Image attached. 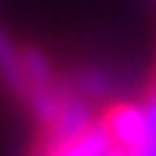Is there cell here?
I'll return each instance as SVG.
<instances>
[{
  "instance_id": "obj_1",
  "label": "cell",
  "mask_w": 156,
  "mask_h": 156,
  "mask_svg": "<svg viewBox=\"0 0 156 156\" xmlns=\"http://www.w3.org/2000/svg\"><path fill=\"white\" fill-rule=\"evenodd\" d=\"M110 148H112V140L96 115V121L90 126H85L69 137H52V140L38 137L30 156H107Z\"/></svg>"
}]
</instances>
